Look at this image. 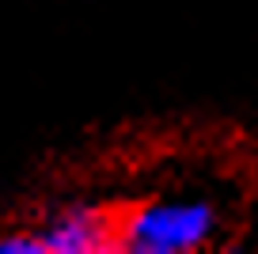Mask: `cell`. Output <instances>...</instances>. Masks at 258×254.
Masks as SVG:
<instances>
[{"instance_id":"obj_1","label":"cell","mask_w":258,"mask_h":254,"mask_svg":"<svg viewBox=\"0 0 258 254\" xmlns=\"http://www.w3.org/2000/svg\"><path fill=\"white\" fill-rule=\"evenodd\" d=\"M217 235L220 209L198 194L118 205V254H194Z\"/></svg>"},{"instance_id":"obj_2","label":"cell","mask_w":258,"mask_h":254,"mask_svg":"<svg viewBox=\"0 0 258 254\" xmlns=\"http://www.w3.org/2000/svg\"><path fill=\"white\" fill-rule=\"evenodd\" d=\"M42 254H118V205H69L46 213L34 224Z\"/></svg>"},{"instance_id":"obj_3","label":"cell","mask_w":258,"mask_h":254,"mask_svg":"<svg viewBox=\"0 0 258 254\" xmlns=\"http://www.w3.org/2000/svg\"><path fill=\"white\" fill-rule=\"evenodd\" d=\"M0 254H42V239L31 228H8L0 235Z\"/></svg>"}]
</instances>
